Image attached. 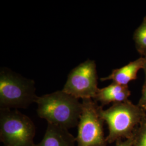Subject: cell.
<instances>
[{"mask_svg":"<svg viewBox=\"0 0 146 146\" xmlns=\"http://www.w3.org/2000/svg\"></svg>","mask_w":146,"mask_h":146,"instance_id":"15","label":"cell"},{"mask_svg":"<svg viewBox=\"0 0 146 146\" xmlns=\"http://www.w3.org/2000/svg\"><path fill=\"white\" fill-rule=\"evenodd\" d=\"M131 92L128 86L112 83L102 88H99L94 100L102 106L119 103L128 100Z\"/></svg>","mask_w":146,"mask_h":146,"instance_id":"9","label":"cell"},{"mask_svg":"<svg viewBox=\"0 0 146 146\" xmlns=\"http://www.w3.org/2000/svg\"><path fill=\"white\" fill-rule=\"evenodd\" d=\"M145 61L146 58L141 56L121 68L113 70L108 76L101 78V81L111 80L113 83L128 86L131 81L137 78V74L143 69Z\"/></svg>","mask_w":146,"mask_h":146,"instance_id":"7","label":"cell"},{"mask_svg":"<svg viewBox=\"0 0 146 146\" xmlns=\"http://www.w3.org/2000/svg\"><path fill=\"white\" fill-rule=\"evenodd\" d=\"M101 114L108 127V143L133 137L146 117V112L129 100L114 104L107 110L102 108Z\"/></svg>","mask_w":146,"mask_h":146,"instance_id":"2","label":"cell"},{"mask_svg":"<svg viewBox=\"0 0 146 146\" xmlns=\"http://www.w3.org/2000/svg\"><path fill=\"white\" fill-rule=\"evenodd\" d=\"M76 142L67 129L48 123L43 139L35 146H75Z\"/></svg>","mask_w":146,"mask_h":146,"instance_id":"8","label":"cell"},{"mask_svg":"<svg viewBox=\"0 0 146 146\" xmlns=\"http://www.w3.org/2000/svg\"><path fill=\"white\" fill-rule=\"evenodd\" d=\"M33 81L21 78L10 72L0 74V108H26L35 102L37 96Z\"/></svg>","mask_w":146,"mask_h":146,"instance_id":"4","label":"cell"},{"mask_svg":"<svg viewBox=\"0 0 146 146\" xmlns=\"http://www.w3.org/2000/svg\"><path fill=\"white\" fill-rule=\"evenodd\" d=\"M133 40L137 52L142 57H146V15L134 31Z\"/></svg>","mask_w":146,"mask_h":146,"instance_id":"10","label":"cell"},{"mask_svg":"<svg viewBox=\"0 0 146 146\" xmlns=\"http://www.w3.org/2000/svg\"><path fill=\"white\" fill-rule=\"evenodd\" d=\"M35 102L38 116L48 123L67 129L78 125L82 102L62 90L37 96Z\"/></svg>","mask_w":146,"mask_h":146,"instance_id":"1","label":"cell"},{"mask_svg":"<svg viewBox=\"0 0 146 146\" xmlns=\"http://www.w3.org/2000/svg\"><path fill=\"white\" fill-rule=\"evenodd\" d=\"M98 79L96 63L87 60L71 70L62 90L78 99H94L99 89Z\"/></svg>","mask_w":146,"mask_h":146,"instance_id":"6","label":"cell"},{"mask_svg":"<svg viewBox=\"0 0 146 146\" xmlns=\"http://www.w3.org/2000/svg\"><path fill=\"white\" fill-rule=\"evenodd\" d=\"M36 128L31 119L17 110H0V140L4 146H35Z\"/></svg>","mask_w":146,"mask_h":146,"instance_id":"3","label":"cell"},{"mask_svg":"<svg viewBox=\"0 0 146 146\" xmlns=\"http://www.w3.org/2000/svg\"><path fill=\"white\" fill-rule=\"evenodd\" d=\"M144 72H145V84H146V69H144Z\"/></svg>","mask_w":146,"mask_h":146,"instance_id":"14","label":"cell"},{"mask_svg":"<svg viewBox=\"0 0 146 146\" xmlns=\"http://www.w3.org/2000/svg\"><path fill=\"white\" fill-rule=\"evenodd\" d=\"M133 146H146V117L133 137Z\"/></svg>","mask_w":146,"mask_h":146,"instance_id":"11","label":"cell"},{"mask_svg":"<svg viewBox=\"0 0 146 146\" xmlns=\"http://www.w3.org/2000/svg\"><path fill=\"white\" fill-rule=\"evenodd\" d=\"M82 112L78 121V146H107L104 136V120L99 106L93 99L82 100Z\"/></svg>","mask_w":146,"mask_h":146,"instance_id":"5","label":"cell"},{"mask_svg":"<svg viewBox=\"0 0 146 146\" xmlns=\"http://www.w3.org/2000/svg\"><path fill=\"white\" fill-rule=\"evenodd\" d=\"M115 146H133V137L116 142Z\"/></svg>","mask_w":146,"mask_h":146,"instance_id":"13","label":"cell"},{"mask_svg":"<svg viewBox=\"0 0 146 146\" xmlns=\"http://www.w3.org/2000/svg\"><path fill=\"white\" fill-rule=\"evenodd\" d=\"M137 105L146 113V84H144L142 87L141 98Z\"/></svg>","mask_w":146,"mask_h":146,"instance_id":"12","label":"cell"}]
</instances>
